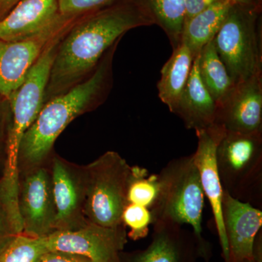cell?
Returning <instances> with one entry per match:
<instances>
[{
  "instance_id": "1",
  "label": "cell",
  "mask_w": 262,
  "mask_h": 262,
  "mask_svg": "<svg viewBox=\"0 0 262 262\" xmlns=\"http://www.w3.org/2000/svg\"><path fill=\"white\" fill-rule=\"evenodd\" d=\"M151 25L150 19L132 0H120L77 18L58 43L45 103L92 75L105 53L125 33Z\"/></svg>"
},
{
  "instance_id": "2",
  "label": "cell",
  "mask_w": 262,
  "mask_h": 262,
  "mask_svg": "<svg viewBox=\"0 0 262 262\" xmlns=\"http://www.w3.org/2000/svg\"><path fill=\"white\" fill-rule=\"evenodd\" d=\"M119 42L108 50L86 80L43 105L22 138L19 162L20 160L31 168L41 165L51 153L58 136L71 122L104 102L113 88L114 55Z\"/></svg>"
},
{
  "instance_id": "3",
  "label": "cell",
  "mask_w": 262,
  "mask_h": 262,
  "mask_svg": "<svg viewBox=\"0 0 262 262\" xmlns=\"http://www.w3.org/2000/svg\"><path fill=\"white\" fill-rule=\"evenodd\" d=\"M158 176L159 193L151 209L153 223L189 225L201 244L211 248L203 237L205 194L193 154L172 160Z\"/></svg>"
},
{
  "instance_id": "4",
  "label": "cell",
  "mask_w": 262,
  "mask_h": 262,
  "mask_svg": "<svg viewBox=\"0 0 262 262\" xmlns=\"http://www.w3.org/2000/svg\"><path fill=\"white\" fill-rule=\"evenodd\" d=\"M261 7L232 4L213 39L234 84L262 72Z\"/></svg>"
},
{
  "instance_id": "5",
  "label": "cell",
  "mask_w": 262,
  "mask_h": 262,
  "mask_svg": "<svg viewBox=\"0 0 262 262\" xmlns=\"http://www.w3.org/2000/svg\"><path fill=\"white\" fill-rule=\"evenodd\" d=\"M65 32L51 41L29 70L23 82L8 98L10 119L7 134L6 161L2 179L8 184L19 181L20 142L45 104L52 64L58 43Z\"/></svg>"
},
{
  "instance_id": "6",
  "label": "cell",
  "mask_w": 262,
  "mask_h": 262,
  "mask_svg": "<svg viewBox=\"0 0 262 262\" xmlns=\"http://www.w3.org/2000/svg\"><path fill=\"white\" fill-rule=\"evenodd\" d=\"M216 163L223 191L261 210L262 131H226L217 147Z\"/></svg>"
},
{
  "instance_id": "7",
  "label": "cell",
  "mask_w": 262,
  "mask_h": 262,
  "mask_svg": "<svg viewBox=\"0 0 262 262\" xmlns=\"http://www.w3.org/2000/svg\"><path fill=\"white\" fill-rule=\"evenodd\" d=\"M83 168L86 219L102 227L123 225L132 166L116 151H108Z\"/></svg>"
},
{
  "instance_id": "8",
  "label": "cell",
  "mask_w": 262,
  "mask_h": 262,
  "mask_svg": "<svg viewBox=\"0 0 262 262\" xmlns=\"http://www.w3.org/2000/svg\"><path fill=\"white\" fill-rule=\"evenodd\" d=\"M127 236L124 225L106 227L88 221L80 228L56 231L44 238L49 251L75 253L91 262H121Z\"/></svg>"
},
{
  "instance_id": "9",
  "label": "cell",
  "mask_w": 262,
  "mask_h": 262,
  "mask_svg": "<svg viewBox=\"0 0 262 262\" xmlns=\"http://www.w3.org/2000/svg\"><path fill=\"white\" fill-rule=\"evenodd\" d=\"M149 246L132 252L120 253L121 262H210L211 248L206 247L192 231L183 225L169 222L152 224Z\"/></svg>"
},
{
  "instance_id": "10",
  "label": "cell",
  "mask_w": 262,
  "mask_h": 262,
  "mask_svg": "<svg viewBox=\"0 0 262 262\" xmlns=\"http://www.w3.org/2000/svg\"><path fill=\"white\" fill-rule=\"evenodd\" d=\"M18 209L22 233L45 237L56 231V208L51 170L39 165L24 175L19 184Z\"/></svg>"
},
{
  "instance_id": "11",
  "label": "cell",
  "mask_w": 262,
  "mask_h": 262,
  "mask_svg": "<svg viewBox=\"0 0 262 262\" xmlns=\"http://www.w3.org/2000/svg\"><path fill=\"white\" fill-rule=\"evenodd\" d=\"M77 19L63 15L49 28L30 39L20 42L0 40V96L9 98L51 41L64 33Z\"/></svg>"
},
{
  "instance_id": "12",
  "label": "cell",
  "mask_w": 262,
  "mask_h": 262,
  "mask_svg": "<svg viewBox=\"0 0 262 262\" xmlns=\"http://www.w3.org/2000/svg\"><path fill=\"white\" fill-rule=\"evenodd\" d=\"M51 173L56 208V231L75 230L83 227L89 221L84 211L83 167L56 156L52 161Z\"/></svg>"
},
{
  "instance_id": "13",
  "label": "cell",
  "mask_w": 262,
  "mask_h": 262,
  "mask_svg": "<svg viewBox=\"0 0 262 262\" xmlns=\"http://www.w3.org/2000/svg\"><path fill=\"white\" fill-rule=\"evenodd\" d=\"M198 147L193 154L202 187L211 205L213 220L218 234L222 256L229 261V248L222 220V203L224 191L221 184L216 163V150L226 130L214 123L211 126L195 130Z\"/></svg>"
},
{
  "instance_id": "14",
  "label": "cell",
  "mask_w": 262,
  "mask_h": 262,
  "mask_svg": "<svg viewBox=\"0 0 262 262\" xmlns=\"http://www.w3.org/2000/svg\"><path fill=\"white\" fill-rule=\"evenodd\" d=\"M215 123L229 132L262 131V72L234 84L217 105Z\"/></svg>"
},
{
  "instance_id": "15",
  "label": "cell",
  "mask_w": 262,
  "mask_h": 262,
  "mask_svg": "<svg viewBox=\"0 0 262 262\" xmlns=\"http://www.w3.org/2000/svg\"><path fill=\"white\" fill-rule=\"evenodd\" d=\"M222 220L229 248V261L253 258L255 238L262 227V211L224 191Z\"/></svg>"
},
{
  "instance_id": "16",
  "label": "cell",
  "mask_w": 262,
  "mask_h": 262,
  "mask_svg": "<svg viewBox=\"0 0 262 262\" xmlns=\"http://www.w3.org/2000/svg\"><path fill=\"white\" fill-rule=\"evenodd\" d=\"M63 16L58 0H20L0 19V40L20 42L30 39Z\"/></svg>"
},
{
  "instance_id": "17",
  "label": "cell",
  "mask_w": 262,
  "mask_h": 262,
  "mask_svg": "<svg viewBox=\"0 0 262 262\" xmlns=\"http://www.w3.org/2000/svg\"><path fill=\"white\" fill-rule=\"evenodd\" d=\"M198 56L173 114L182 119L189 130H201L215 123L217 106L198 72Z\"/></svg>"
},
{
  "instance_id": "18",
  "label": "cell",
  "mask_w": 262,
  "mask_h": 262,
  "mask_svg": "<svg viewBox=\"0 0 262 262\" xmlns=\"http://www.w3.org/2000/svg\"><path fill=\"white\" fill-rule=\"evenodd\" d=\"M192 51L185 43L173 49L171 56L162 68L158 83V96L162 102L173 113L188 78L194 59Z\"/></svg>"
},
{
  "instance_id": "19",
  "label": "cell",
  "mask_w": 262,
  "mask_h": 262,
  "mask_svg": "<svg viewBox=\"0 0 262 262\" xmlns=\"http://www.w3.org/2000/svg\"><path fill=\"white\" fill-rule=\"evenodd\" d=\"M231 5L230 0H221L184 22L182 42L187 45L194 58L199 55L202 48L213 40Z\"/></svg>"
},
{
  "instance_id": "20",
  "label": "cell",
  "mask_w": 262,
  "mask_h": 262,
  "mask_svg": "<svg viewBox=\"0 0 262 262\" xmlns=\"http://www.w3.org/2000/svg\"><path fill=\"white\" fill-rule=\"evenodd\" d=\"M168 37L173 49L182 42L185 21L184 0H132Z\"/></svg>"
},
{
  "instance_id": "21",
  "label": "cell",
  "mask_w": 262,
  "mask_h": 262,
  "mask_svg": "<svg viewBox=\"0 0 262 262\" xmlns=\"http://www.w3.org/2000/svg\"><path fill=\"white\" fill-rule=\"evenodd\" d=\"M198 62L202 82L217 106L225 99L234 84L217 53L213 40L202 48L198 55Z\"/></svg>"
},
{
  "instance_id": "22",
  "label": "cell",
  "mask_w": 262,
  "mask_h": 262,
  "mask_svg": "<svg viewBox=\"0 0 262 262\" xmlns=\"http://www.w3.org/2000/svg\"><path fill=\"white\" fill-rule=\"evenodd\" d=\"M159 193L158 174H151L146 168L132 166L127 191V203L139 205L151 210Z\"/></svg>"
},
{
  "instance_id": "23",
  "label": "cell",
  "mask_w": 262,
  "mask_h": 262,
  "mask_svg": "<svg viewBox=\"0 0 262 262\" xmlns=\"http://www.w3.org/2000/svg\"><path fill=\"white\" fill-rule=\"evenodd\" d=\"M48 251L44 237L20 233L0 251V262H38Z\"/></svg>"
},
{
  "instance_id": "24",
  "label": "cell",
  "mask_w": 262,
  "mask_h": 262,
  "mask_svg": "<svg viewBox=\"0 0 262 262\" xmlns=\"http://www.w3.org/2000/svg\"><path fill=\"white\" fill-rule=\"evenodd\" d=\"M122 222L125 227L130 229L127 235L132 241L144 238L152 225L153 217L151 210L139 205L127 203L122 215Z\"/></svg>"
},
{
  "instance_id": "25",
  "label": "cell",
  "mask_w": 262,
  "mask_h": 262,
  "mask_svg": "<svg viewBox=\"0 0 262 262\" xmlns=\"http://www.w3.org/2000/svg\"><path fill=\"white\" fill-rule=\"evenodd\" d=\"M120 0H58L60 13L64 16L78 18L107 8Z\"/></svg>"
},
{
  "instance_id": "26",
  "label": "cell",
  "mask_w": 262,
  "mask_h": 262,
  "mask_svg": "<svg viewBox=\"0 0 262 262\" xmlns=\"http://www.w3.org/2000/svg\"><path fill=\"white\" fill-rule=\"evenodd\" d=\"M38 262H91L80 255L63 251H48Z\"/></svg>"
},
{
  "instance_id": "27",
  "label": "cell",
  "mask_w": 262,
  "mask_h": 262,
  "mask_svg": "<svg viewBox=\"0 0 262 262\" xmlns=\"http://www.w3.org/2000/svg\"><path fill=\"white\" fill-rule=\"evenodd\" d=\"M15 235L17 234L12 229L4 208L0 203V251L14 238Z\"/></svg>"
},
{
  "instance_id": "28",
  "label": "cell",
  "mask_w": 262,
  "mask_h": 262,
  "mask_svg": "<svg viewBox=\"0 0 262 262\" xmlns=\"http://www.w3.org/2000/svg\"><path fill=\"white\" fill-rule=\"evenodd\" d=\"M220 1L221 0H184L186 8L185 21L193 15Z\"/></svg>"
},
{
  "instance_id": "29",
  "label": "cell",
  "mask_w": 262,
  "mask_h": 262,
  "mask_svg": "<svg viewBox=\"0 0 262 262\" xmlns=\"http://www.w3.org/2000/svg\"><path fill=\"white\" fill-rule=\"evenodd\" d=\"M20 0H0V19L5 17Z\"/></svg>"
},
{
  "instance_id": "30",
  "label": "cell",
  "mask_w": 262,
  "mask_h": 262,
  "mask_svg": "<svg viewBox=\"0 0 262 262\" xmlns=\"http://www.w3.org/2000/svg\"><path fill=\"white\" fill-rule=\"evenodd\" d=\"M233 5H262V0H230Z\"/></svg>"
},
{
  "instance_id": "31",
  "label": "cell",
  "mask_w": 262,
  "mask_h": 262,
  "mask_svg": "<svg viewBox=\"0 0 262 262\" xmlns=\"http://www.w3.org/2000/svg\"><path fill=\"white\" fill-rule=\"evenodd\" d=\"M6 100V98L0 96V135H1L2 134V130H3V104H4Z\"/></svg>"
},
{
  "instance_id": "32",
  "label": "cell",
  "mask_w": 262,
  "mask_h": 262,
  "mask_svg": "<svg viewBox=\"0 0 262 262\" xmlns=\"http://www.w3.org/2000/svg\"><path fill=\"white\" fill-rule=\"evenodd\" d=\"M238 262H258L255 260L254 258H247V259L241 260Z\"/></svg>"
}]
</instances>
